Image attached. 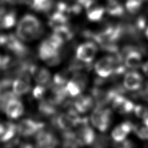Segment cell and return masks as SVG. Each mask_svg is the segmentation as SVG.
<instances>
[{
  "label": "cell",
  "instance_id": "cell-37",
  "mask_svg": "<svg viewBox=\"0 0 148 148\" xmlns=\"http://www.w3.org/2000/svg\"><path fill=\"white\" fill-rule=\"evenodd\" d=\"M1 55H0V58H1Z\"/></svg>",
  "mask_w": 148,
  "mask_h": 148
},
{
  "label": "cell",
  "instance_id": "cell-12",
  "mask_svg": "<svg viewBox=\"0 0 148 148\" xmlns=\"http://www.w3.org/2000/svg\"><path fill=\"white\" fill-rule=\"evenodd\" d=\"M143 78L138 72L132 71L125 74L123 84L125 89L130 91H135L139 89L142 84Z\"/></svg>",
  "mask_w": 148,
  "mask_h": 148
},
{
  "label": "cell",
  "instance_id": "cell-31",
  "mask_svg": "<svg viewBox=\"0 0 148 148\" xmlns=\"http://www.w3.org/2000/svg\"><path fill=\"white\" fill-rule=\"evenodd\" d=\"M113 146L116 147H131L134 146V143L130 140L124 139L120 142H114Z\"/></svg>",
  "mask_w": 148,
  "mask_h": 148
},
{
  "label": "cell",
  "instance_id": "cell-29",
  "mask_svg": "<svg viewBox=\"0 0 148 148\" xmlns=\"http://www.w3.org/2000/svg\"><path fill=\"white\" fill-rule=\"evenodd\" d=\"M134 111L135 115L143 119L148 116V106L142 105H137L134 107Z\"/></svg>",
  "mask_w": 148,
  "mask_h": 148
},
{
  "label": "cell",
  "instance_id": "cell-2",
  "mask_svg": "<svg viewBox=\"0 0 148 148\" xmlns=\"http://www.w3.org/2000/svg\"><path fill=\"white\" fill-rule=\"evenodd\" d=\"M92 124L101 132L106 131L112 120V112L109 109L95 108L91 114Z\"/></svg>",
  "mask_w": 148,
  "mask_h": 148
},
{
  "label": "cell",
  "instance_id": "cell-3",
  "mask_svg": "<svg viewBox=\"0 0 148 148\" xmlns=\"http://www.w3.org/2000/svg\"><path fill=\"white\" fill-rule=\"evenodd\" d=\"M45 125L40 121H36L29 119L21 120L17 125V132L24 137H29L36 134L43 130Z\"/></svg>",
  "mask_w": 148,
  "mask_h": 148
},
{
  "label": "cell",
  "instance_id": "cell-24",
  "mask_svg": "<svg viewBox=\"0 0 148 148\" xmlns=\"http://www.w3.org/2000/svg\"><path fill=\"white\" fill-rule=\"evenodd\" d=\"M70 71L68 69L61 71L54 76L53 84L58 86H65L68 82V75Z\"/></svg>",
  "mask_w": 148,
  "mask_h": 148
},
{
  "label": "cell",
  "instance_id": "cell-26",
  "mask_svg": "<svg viewBox=\"0 0 148 148\" xmlns=\"http://www.w3.org/2000/svg\"><path fill=\"white\" fill-rule=\"evenodd\" d=\"M65 86L68 95L71 97H76L82 91H83L82 88L72 79L67 82Z\"/></svg>",
  "mask_w": 148,
  "mask_h": 148
},
{
  "label": "cell",
  "instance_id": "cell-7",
  "mask_svg": "<svg viewBox=\"0 0 148 148\" xmlns=\"http://www.w3.org/2000/svg\"><path fill=\"white\" fill-rule=\"evenodd\" d=\"M35 140L36 146L39 147H54L59 143L58 139L54 134L43 129L36 134Z\"/></svg>",
  "mask_w": 148,
  "mask_h": 148
},
{
  "label": "cell",
  "instance_id": "cell-11",
  "mask_svg": "<svg viewBox=\"0 0 148 148\" xmlns=\"http://www.w3.org/2000/svg\"><path fill=\"white\" fill-rule=\"evenodd\" d=\"M51 124L56 128L64 131H69L75 127L74 120L67 113L54 115L51 119Z\"/></svg>",
  "mask_w": 148,
  "mask_h": 148
},
{
  "label": "cell",
  "instance_id": "cell-19",
  "mask_svg": "<svg viewBox=\"0 0 148 148\" xmlns=\"http://www.w3.org/2000/svg\"><path fill=\"white\" fill-rule=\"evenodd\" d=\"M54 0H30L31 8L37 12H49L54 5Z\"/></svg>",
  "mask_w": 148,
  "mask_h": 148
},
{
  "label": "cell",
  "instance_id": "cell-18",
  "mask_svg": "<svg viewBox=\"0 0 148 148\" xmlns=\"http://www.w3.org/2000/svg\"><path fill=\"white\" fill-rule=\"evenodd\" d=\"M86 10L87 18L92 22L101 21L106 11L103 6L97 5V3L91 6Z\"/></svg>",
  "mask_w": 148,
  "mask_h": 148
},
{
  "label": "cell",
  "instance_id": "cell-17",
  "mask_svg": "<svg viewBox=\"0 0 148 148\" xmlns=\"http://www.w3.org/2000/svg\"><path fill=\"white\" fill-rule=\"evenodd\" d=\"M69 16L66 14L55 10L49 17V25L53 29L68 24Z\"/></svg>",
  "mask_w": 148,
  "mask_h": 148
},
{
  "label": "cell",
  "instance_id": "cell-8",
  "mask_svg": "<svg viewBox=\"0 0 148 148\" xmlns=\"http://www.w3.org/2000/svg\"><path fill=\"white\" fill-rule=\"evenodd\" d=\"M77 128L78 129L75 132V134L79 146L92 144L96 136L92 128H91L88 124Z\"/></svg>",
  "mask_w": 148,
  "mask_h": 148
},
{
  "label": "cell",
  "instance_id": "cell-23",
  "mask_svg": "<svg viewBox=\"0 0 148 148\" xmlns=\"http://www.w3.org/2000/svg\"><path fill=\"white\" fill-rule=\"evenodd\" d=\"M143 2H145L144 0H127L126 9L132 14H137L141 9Z\"/></svg>",
  "mask_w": 148,
  "mask_h": 148
},
{
  "label": "cell",
  "instance_id": "cell-30",
  "mask_svg": "<svg viewBox=\"0 0 148 148\" xmlns=\"http://www.w3.org/2000/svg\"><path fill=\"white\" fill-rule=\"evenodd\" d=\"M46 86L41 84L36 86L32 91L33 97L36 99H42L46 92Z\"/></svg>",
  "mask_w": 148,
  "mask_h": 148
},
{
  "label": "cell",
  "instance_id": "cell-9",
  "mask_svg": "<svg viewBox=\"0 0 148 148\" xmlns=\"http://www.w3.org/2000/svg\"><path fill=\"white\" fill-rule=\"evenodd\" d=\"M112 102L113 109L121 114H128L134 111V103L122 95L116 96Z\"/></svg>",
  "mask_w": 148,
  "mask_h": 148
},
{
  "label": "cell",
  "instance_id": "cell-25",
  "mask_svg": "<svg viewBox=\"0 0 148 148\" xmlns=\"http://www.w3.org/2000/svg\"><path fill=\"white\" fill-rule=\"evenodd\" d=\"M72 80L75 82L82 88L83 90L85 89L88 83L87 76L85 73L80 72L79 71L73 72Z\"/></svg>",
  "mask_w": 148,
  "mask_h": 148
},
{
  "label": "cell",
  "instance_id": "cell-13",
  "mask_svg": "<svg viewBox=\"0 0 148 148\" xmlns=\"http://www.w3.org/2000/svg\"><path fill=\"white\" fill-rule=\"evenodd\" d=\"M133 125L130 121H126L116 126L112 132V137L114 141L120 142L125 139L132 130Z\"/></svg>",
  "mask_w": 148,
  "mask_h": 148
},
{
  "label": "cell",
  "instance_id": "cell-28",
  "mask_svg": "<svg viewBox=\"0 0 148 148\" xmlns=\"http://www.w3.org/2000/svg\"><path fill=\"white\" fill-rule=\"evenodd\" d=\"M132 130L140 139H148V127L145 125H134Z\"/></svg>",
  "mask_w": 148,
  "mask_h": 148
},
{
  "label": "cell",
  "instance_id": "cell-36",
  "mask_svg": "<svg viewBox=\"0 0 148 148\" xmlns=\"http://www.w3.org/2000/svg\"><path fill=\"white\" fill-rule=\"evenodd\" d=\"M145 34H146V36H147V39H148V27H147V28L146 30Z\"/></svg>",
  "mask_w": 148,
  "mask_h": 148
},
{
  "label": "cell",
  "instance_id": "cell-14",
  "mask_svg": "<svg viewBox=\"0 0 148 148\" xmlns=\"http://www.w3.org/2000/svg\"><path fill=\"white\" fill-rule=\"evenodd\" d=\"M94 99L89 95H80L73 103L77 112L82 113L89 111L94 106Z\"/></svg>",
  "mask_w": 148,
  "mask_h": 148
},
{
  "label": "cell",
  "instance_id": "cell-22",
  "mask_svg": "<svg viewBox=\"0 0 148 148\" xmlns=\"http://www.w3.org/2000/svg\"><path fill=\"white\" fill-rule=\"evenodd\" d=\"M64 139L63 146L65 147H76L79 146L76 137L75 132L65 131L62 134Z\"/></svg>",
  "mask_w": 148,
  "mask_h": 148
},
{
  "label": "cell",
  "instance_id": "cell-4",
  "mask_svg": "<svg viewBox=\"0 0 148 148\" xmlns=\"http://www.w3.org/2000/svg\"><path fill=\"white\" fill-rule=\"evenodd\" d=\"M31 75L35 81L39 84L50 87L52 84L51 73L45 67L32 64L29 68Z\"/></svg>",
  "mask_w": 148,
  "mask_h": 148
},
{
  "label": "cell",
  "instance_id": "cell-34",
  "mask_svg": "<svg viewBox=\"0 0 148 148\" xmlns=\"http://www.w3.org/2000/svg\"><path fill=\"white\" fill-rule=\"evenodd\" d=\"M142 69L143 72L148 76V61L146 62L142 65Z\"/></svg>",
  "mask_w": 148,
  "mask_h": 148
},
{
  "label": "cell",
  "instance_id": "cell-15",
  "mask_svg": "<svg viewBox=\"0 0 148 148\" xmlns=\"http://www.w3.org/2000/svg\"><path fill=\"white\" fill-rule=\"evenodd\" d=\"M17 131V126L11 122L0 123V142H5L12 139Z\"/></svg>",
  "mask_w": 148,
  "mask_h": 148
},
{
  "label": "cell",
  "instance_id": "cell-6",
  "mask_svg": "<svg viewBox=\"0 0 148 148\" xmlns=\"http://www.w3.org/2000/svg\"><path fill=\"white\" fill-rule=\"evenodd\" d=\"M95 71L101 77H108L113 73L114 65L112 56H106L99 60L94 65Z\"/></svg>",
  "mask_w": 148,
  "mask_h": 148
},
{
  "label": "cell",
  "instance_id": "cell-1",
  "mask_svg": "<svg viewBox=\"0 0 148 148\" xmlns=\"http://www.w3.org/2000/svg\"><path fill=\"white\" fill-rule=\"evenodd\" d=\"M44 27L39 20L30 14H25L19 21L16 35L24 42H31L39 38L44 33Z\"/></svg>",
  "mask_w": 148,
  "mask_h": 148
},
{
  "label": "cell",
  "instance_id": "cell-5",
  "mask_svg": "<svg viewBox=\"0 0 148 148\" xmlns=\"http://www.w3.org/2000/svg\"><path fill=\"white\" fill-rule=\"evenodd\" d=\"M98 51L95 43L87 42L79 45L76 51V57L86 62H91Z\"/></svg>",
  "mask_w": 148,
  "mask_h": 148
},
{
  "label": "cell",
  "instance_id": "cell-10",
  "mask_svg": "<svg viewBox=\"0 0 148 148\" xmlns=\"http://www.w3.org/2000/svg\"><path fill=\"white\" fill-rule=\"evenodd\" d=\"M4 111L9 118L16 119L23 114L24 107L18 98H16L9 100L6 103Z\"/></svg>",
  "mask_w": 148,
  "mask_h": 148
},
{
  "label": "cell",
  "instance_id": "cell-35",
  "mask_svg": "<svg viewBox=\"0 0 148 148\" xmlns=\"http://www.w3.org/2000/svg\"><path fill=\"white\" fill-rule=\"evenodd\" d=\"M33 146L28 143H21V145L20 146V147H31Z\"/></svg>",
  "mask_w": 148,
  "mask_h": 148
},
{
  "label": "cell",
  "instance_id": "cell-20",
  "mask_svg": "<svg viewBox=\"0 0 148 148\" xmlns=\"http://www.w3.org/2000/svg\"><path fill=\"white\" fill-rule=\"evenodd\" d=\"M12 88L13 91L17 96H21L29 92L31 90V86L30 83L17 78L13 82Z\"/></svg>",
  "mask_w": 148,
  "mask_h": 148
},
{
  "label": "cell",
  "instance_id": "cell-16",
  "mask_svg": "<svg viewBox=\"0 0 148 148\" xmlns=\"http://www.w3.org/2000/svg\"><path fill=\"white\" fill-rule=\"evenodd\" d=\"M105 10L110 16L120 17L124 14V8L120 0H106Z\"/></svg>",
  "mask_w": 148,
  "mask_h": 148
},
{
  "label": "cell",
  "instance_id": "cell-33",
  "mask_svg": "<svg viewBox=\"0 0 148 148\" xmlns=\"http://www.w3.org/2000/svg\"><path fill=\"white\" fill-rule=\"evenodd\" d=\"M20 143V140L18 139V138H15L14 139H12L10 141L8 142L5 145V147H14L16 145H18V143Z\"/></svg>",
  "mask_w": 148,
  "mask_h": 148
},
{
  "label": "cell",
  "instance_id": "cell-32",
  "mask_svg": "<svg viewBox=\"0 0 148 148\" xmlns=\"http://www.w3.org/2000/svg\"><path fill=\"white\" fill-rule=\"evenodd\" d=\"M6 2L10 5H21L28 4L29 3L30 0H4Z\"/></svg>",
  "mask_w": 148,
  "mask_h": 148
},
{
  "label": "cell",
  "instance_id": "cell-27",
  "mask_svg": "<svg viewBox=\"0 0 148 148\" xmlns=\"http://www.w3.org/2000/svg\"><path fill=\"white\" fill-rule=\"evenodd\" d=\"M110 144V138L106 135L101 134L95 136L94 142L92 143L93 146L95 147H108Z\"/></svg>",
  "mask_w": 148,
  "mask_h": 148
},
{
  "label": "cell",
  "instance_id": "cell-21",
  "mask_svg": "<svg viewBox=\"0 0 148 148\" xmlns=\"http://www.w3.org/2000/svg\"><path fill=\"white\" fill-rule=\"evenodd\" d=\"M38 110L43 116H53L57 113L56 105L51 103L49 99L42 100L38 105Z\"/></svg>",
  "mask_w": 148,
  "mask_h": 148
}]
</instances>
